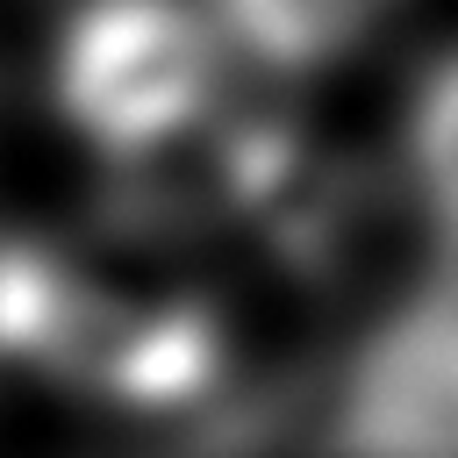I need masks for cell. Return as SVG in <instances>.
<instances>
[{"instance_id":"5","label":"cell","mask_w":458,"mask_h":458,"mask_svg":"<svg viewBox=\"0 0 458 458\" xmlns=\"http://www.w3.org/2000/svg\"><path fill=\"white\" fill-rule=\"evenodd\" d=\"M401 172H408V200H415L422 229L458 258V50L408 100Z\"/></svg>"},{"instance_id":"1","label":"cell","mask_w":458,"mask_h":458,"mask_svg":"<svg viewBox=\"0 0 458 458\" xmlns=\"http://www.w3.org/2000/svg\"><path fill=\"white\" fill-rule=\"evenodd\" d=\"M107 222L114 229L100 236L0 243V358L122 415H179L215 401L229 365L215 301L165 265L172 236L122 215Z\"/></svg>"},{"instance_id":"3","label":"cell","mask_w":458,"mask_h":458,"mask_svg":"<svg viewBox=\"0 0 458 458\" xmlns=\"http://www.w3.org/2000/svg\"><path fill=\"white\" fill-rule=\"evenodd\" d=\"M322 437L351 451H458V286L408 293L365 336Z\"/></svg>"},{"instance_id":"2","label":"cell","mask_w":458,"mask_h":458,"mask_svg":"<svg viewBox=\"0 0 458 458\" xmlns=\"http://www.w3.org/2000/svg\"><path fill=\"white\" fill-rule=\"evenodd\" d=\"M222 43V21L193 0H86L50 50L57 122L100 172H129L236 93Z\"/></svg>"},{"instance_id":"4","label":"cell","mask_w":458,"mask_h":458,"mask_svg":"<svg viewBox=\"0 0 458 458\" xmlns=\"http://www.w3.org/2000/svg\"><path fill=\"white\" fill-rule=\"evenodd\" d=\"M394 0H215L222 36L258 72H315L344 57Z\"/></svg>"}]
</instances>
